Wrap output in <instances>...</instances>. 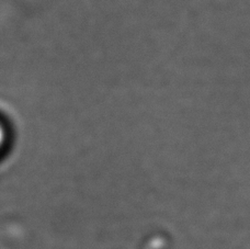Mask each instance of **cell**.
Here are the masks:
<instances>
[{"instance_id": "6da1fadb", "label": "cell", "mask_w": 250, "mask_h": 249, "mask_svg": "<svg viewBox=\"0 0 250 249\" xmlns=\"http://www.w3.org/2000/svg\"><path fill=\"white\" fill-rule=\"evenodd\" d=\"M3 139H4V133H3L2 127L0 126V146H1V144H2Z\"/></svg>"}]
</instances>
